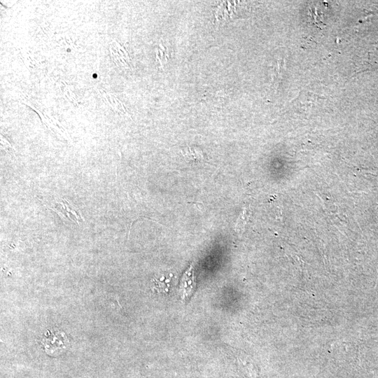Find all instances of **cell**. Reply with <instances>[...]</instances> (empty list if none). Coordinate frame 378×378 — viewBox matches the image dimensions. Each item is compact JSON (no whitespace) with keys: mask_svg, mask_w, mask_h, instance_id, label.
Returning a JSON list of instances; mask_svg holds the SVG:
<instances>
[{"mask_svg":"<svg viewBox=\"0 0 378 378\" xmlns=\"http://www.w3.org/2000/svg\"><path fill=\"white\" fill-rule=\"evenodd\" d=\"M41 343L46 352L53 355L64 350L69 344V341L65 334L61 331H56L52 333L47 331Z\"/></svg>","mask_w":378,"mask_h":378,"instance_id":"cell-1","label":"cell"},{"mask_svg":"<svg viewBox=\"0 0 378 378\" xmlns=\"http://www.w3.org/2000/svg\"><path fill=\"white\" fill-rule=\"evenodd\" d=\"M195 288V279L193 273V267L192 264L188 267L184 272L180 284V293L183 300L188 299L190 297Z\"/></svg>","mask_w":378,"mask_h":378,"instance_id":"cell-2","label":"cell"},{"mask_svg":"<svg viewBox=\"0 0 378 378\" xmlns=\"http://www.w3.org/2000/svg\"><path fill=\"white\" fill-rule=\"evenodd\" d=\"M155 288L159 290L160 292H167L169 287L170 277L162 276L158 279H155Z\"/></svg>","mask_w":378,"mask_h":378,"instance_id":"cell-3","label":"cell"}]
</instances>
